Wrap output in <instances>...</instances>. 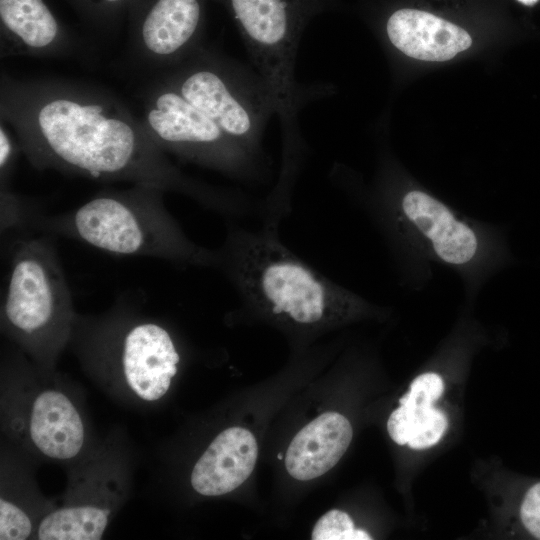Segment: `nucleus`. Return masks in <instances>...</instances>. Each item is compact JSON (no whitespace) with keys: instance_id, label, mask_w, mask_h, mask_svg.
Segmentation results:
<instances>
[{"instance_id":"f257e3e1","label":"nucleus","mask_w":540,"mask_h":540,"mask_svg":"<svg viewBox=\"0 0 540 540\" xmlns=\"http://www.w3.org/2000/svg\"><path fill=\"white\" fill-rule=\"evenodd\" d=\"M0 120L39 171L156 187L225 220L254 216L257 200L182 171L129 107L97 85L64 78H16L2 71Z\"/></svg>"},{"instance_id":"f03ea898","label":"nucleus","mask_w":540,"mask_h":540,"mask_svg":"<svg viewBox=\"0 0 540 540\" xmlns=\"http://www.w3.org/2000/svg\"><path fill=\"white\" fill-rule=\"evenodd\" d=\"M356 201L382 237L407 287L424 286L436 263L454 271L465 296L473 298L510 260L502 231L495 225L470 218L422 189L380 187Z\"/></svg>"},{"instance_id":"7ed1b4c3","label":"nucleus","mask_w":540,"mask_h":540,"mask_svg":"<svg viewBox=\"0 0 540 540\" xmlns=\"http://www.w3.org/2000/svg\"><path fill=\"white\" fill-rule=\"evenodd\" d=\"M280 225L265 220L250 229L226 220L213 269L226 278L245 309L309 328L382 313L295 254L282 242Z\"/></svg>"},{"instance_id":"20e7f679","label":"nucleus","mask_w":540,"mask_h":540,"mask_svg":"<svg viewBox=\"0 0 540 540\" xmlns=\"http://www.w3.org/2000/svg\"><path fill=\"white\" fill-rule=\"evenodd\" d=\"M164 192L134 184L103 189L59 214L40 210L33 233L65 237L119 255L160 259L183 267L213 268L215 250L192 241L168 210Z\"/></svg>"},{"instance_id":"39448f33","label":"nucleus","mask_w":540,"mask_h":540,"mask_svg":"<svg viewBox=\"0 0 540 540\" xmlns=\"http://www.w3.org/2000/svg\"><path fill=\"white\" fill-rule=\"evenodd\" d=\"M56 238L35 233L12 240L1 301V330L42 369L70 342L77 313Z\"/></svg>"},{"instance_id":"423d86ee","label":"nucleus","mask_w":540,"mask_h":540,"mask_svg":"<svg viewBox=\"0 0 540 540\" xmlns=\"http://www.w3.org/2000/svg\"><path fill=\"white\" fill-rule=\"evenodd\" d=\"M70 342L88 366L144 402L164 397L181 360L167 327L124 301L99 316L77 314Z\"/></svg>"},{"instance_id":"0eeeda50","label":"nucleus","mask_w":540,"mask_h":540,"mask_svg":"<svg viewBox=\"0 0 540 540\" xmlns=\"http://www.w3.org/2000/svg\"><path fill=\"white\" fill-rule=\"evenodd\" d=\"M153 75L174 86L242 148L265 160L263 134L276 110L255 70L204 43L181 63Z\"/></svg>"},{"instance_id":"6e6552de","label":"nucleus","mask_w":540,"mask_h":540,"mask_svg":"<svg viewBox=\"0 0 540 540\" xmlns=\"http://www.w3.org/2000/svg\"><path fill=\"white\" fill-rule=\"evenodd\" d=\"M151 76L138 92L140 118L165 153L237 181L264 179L265 160L242 148L160 75Z\"/></svg>"},{"instance_id":"1a4fd4ad","label":"nucleus","mask_w":540,"mask_h":540,"mask_svg":"<svg viewBox=\"0 0 540 540\" xmlns=\"http://www.w3.org/2000/svg\"><path fill=\"white\" fill-rule=\"evenodd\" d=\"M128 16L129 55L151 75L176 66L204 44L200 0H136Z\"/></svg>"},{"instance_id":"9d476101","label":"nucleus","mask_w":540,"mask_h":540,"mask_svg":"<svg viewBox=\"0 0 540 540\" xmlns=\"http://www.w3.org/2000/svg\"><path fill=\"white\" fill-rule=\"evenodd\" d=\"M124 497V480L115 464L96 462L75 478L58 507L41 519L36 539H101Z\"/></svg>"},{"instance_id":"9b49d317","label":"nucleus","mask_w":540,"mask_h":540,"mask_svg":"<svg viewBox=\"0 0 540 540\" xmlns=\"http://www.w3.org/2000/svg\"><path fill=\"white\" fill-rule=\"evenodd\" d=\"M88 43L67 29L44 0H0V58L72 57L91 61Z\"/></svg>"},{"instance_id":"f8f14e48","label":"nucleus","mask_w":540,"mask_h":540,"mask_svg":"<svg viewBox=\"0 0 540 540\" xmlns=\"http://www.w3.org/2000/svg\"><path fill=\"white\" fill-rule=\"evenodd\" d=\"M17 419L16 429L43 457L56 461L76 458L86 443L84 421L72 400L54 388L33 393Z\"/></svg>"},{"instance_id":"ddd939ff","label":"nucleus","mask_w":540,"mask_h":540,"mask_svg":"<svg viewBox=\"0 0 540 540\" xmlns=\"http://www.w3.org/2000/svg\"><path fill=\"white\" fill-rule=\"evenodd\" d=\"M258 456L253 434L241 427L219 433L195 463L190 481L204 496L227 494L252 473Z\"/></svg>"},{"instance_id":"4468645a","label":"nucleus","mask_w":540,"mask_h":540,"mask_svg":"<svg viewBox=\"0 0 540 540\" xmlns=\"http://www.w3.org/2000/svg\"><path fill=\"white\" fill-rule=\"evenodd\" d=\"M443 391V379L434 372L420 374L412 381L409 391L399 399L400 406L387 421L388 433L395 443L426 449L440 441L448 420L433 403Z\"/></svg>"},{"instance_id":"2eb2a0df","label":"nucleus","mask_w":540,"mask_h":540,"mask_svg":"<svg viewBox=\"0 0 540 540\" xmlns=\"http://www.w3.org/2000/svg\"><path fill=\"white\" fill-rule=\"evenodd\" d=\"M387 36L398 50L425 61H445L468 49L472 40L459 26L431 13L400 9L387 21Z\"/></svg>"},{"instance_id":"dca6fc26","label":"nucleus","mask_w":540,"mask_h":540,"mask_svg":"<svg viewBox=\"0 0 540 540\" xmlns=\"http://www.w3.org/2000/svg\"><path fill=\"white\" fill-rule=\"evenodd\" d=\"M352 427L343 415L327 412L304 426L291 441L285 466L297 480H311L332 469L352 440Z\"/></svg>"},{"instance_id":"f3484780","label":"nucleus","mask_w":540,"mask_h":540,"mask_svg":"<svg viewBox=\"0 0 540 540\" xmlns=\"http://www.w3.org/2000/svg\"><path fill=\"white\" fill-rule=\"evenodd\" d=\"M91 31L109 36L136 0H67Z\"/></svg>"},{"instance_id":"a211bd4d","label":"nucleus","mask_w":540,"mask_h":540,"mask_svg":"<svg viewBox=\"0 0 540 540\" xmlns=\"http://www.w3.org/2000/svg\"><path fill=\"white\" fill-rule=\"evenodd\" d=\"M1 234L21 237L32 232L35 215L43 208L36 200L15 192L11 186L0 187Z\"/></svg>"},{"instance_id":"6ab92c4d","label":"nucleus","mask_w":540,"mask_h":540,"mask_svg":"<svg viewBox=\"0 0 540 540\" xmlns=\"http://www.w3.org/2000/svg\"><path fill=\"white\" fill-rule=\"evenodd\" d=\"M26 502L2 490L0 497L1 540H25L36 535L40 521L36 520V515L26 506Z\"/></svg>"},{"instance_id":"aec40b11","label":"nucleus","mask_w":540,"mask_h":540,"mask_svg":"<svg viewBox=\"0 0 540 540\" xmlns=\"http://www.w3.org/2000/svg\"><path fill=\"white\" fill-rule=\"evenodd\" d=\"M313 540H370L371 536L362 529H355L351 517L340 510H330L315 524Z\"/></svg>"},{"instance_id":"412c9836","label":"nucleus","mask_w":540,"mask_h":540,"mask_svg":"<svg viewBox=\"0 0 540 540\" xmlns=\"http://www.w3.org/2000/svg\"><path fill=\"white\" fill-rule=\"evenodd\" d=\"M22 153L19 142L7 124L0 120V187L11 186V178L19 154Z\"/></svg>"},{"instance_id":"4be33fe9","label":"nucleus","mask_w":540,"mask_h":540,"mask_svg":"<svg viewBox=\"0 0 540 540\" xmlns=\"http://www.w3.org/2000/svg\"><path fill=\"white\" fill-rule=\"evenodd\" d=\"M520 518L526 530L540 539V482L526 492L520 507Z\"/></svg>"},{"instance_id":"5701e85b","label":"nucleus","mask_w":540,"mask_h":540,"mask_svg":"<svg viewBox=\"0 0 540 540\" xmlns=\"http://www.w3.org/2000/svg\"><path fill=\"white\" fill-rule=\"evenodd\" d=\"M519 1L524 3V4L531 5V4L535 3L537 0H519Z\"/></svg>"},{"instance_id":"b1692460","label":"nucleus","mask_w":540,"mask_h":540,"mask_svg":"<svg viewBox=\"0 0 540 540\" xmlns=\"http://www.w3.org/2000/svg\"><path fill=\"white\" fill-rule=\"evenodd\" d=\"M278 459H279V460L283 459V454H282V453H279V454H278Z\"/></svg>"}]
</instances>
